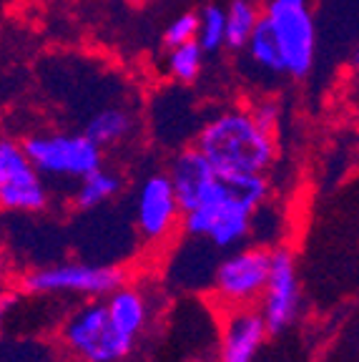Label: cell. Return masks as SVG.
Instances as JSON below:
<instances>
[{
    "label": "cell",
    "mask_w": 359,
    "mask_h": 362,
    "mask_svg": "<svg viewBox=\"0 0 359 362\" xmlns=\"http://www.w3.org/2000/svg\"><path fill=\"white\" fill-rule=\"evenodd\" d=\"M284 3H297V6H312V0H284Z\"/></svg>",
    "instance_id": "cell-22"
},
{
    "label": "cell",
    "mask_w": 359,
    "mask_h": 362,
    "mask_svg": "<svg viewBox=\"0 0 359 362\" xmlns=\"http://www.w3.org/2000/svg\"><path fill=\"white\" fill-rule=\"evenodd\" d=\"M103 305L111 317V322L116 325L124 334L139 342V337L148 329L151 322V300L148 294L126 279L124 284H118L113 292L103 297Z\"/></svg>",
    "instance_id": "cell-14"
},
{
    "label": "cell",
    "mask_w": 359,
    "mask_h": 362,
    "mask_svg": "<svg viewBox=\"0 0 359 362\" xmlns=\"http://www.w3.org/2000/svg\"><path fill=\"white\" fill-rule=\"evenodd\" d=\"M16 294L13 292H0V327L6 322V317L11 315V310L16 307Z\"/></svg>",
    "instance_id": "cell-21"
},
{
    "label": "cell",
    "mask_w": 359,
    "mask_h": 362,
    "mask_svg": "<svg viewBox=\"0 0 359 362\" xmlns=\"http://www.w3.org/2000/svg\"><path fill=\"white\" fill-rule=\"evenodd\" d=\"M257 312L269 334L289 329L302 312V282H299L297 255L286 244L271 249L269 277H266L264 292L257 302Z\"/></svg>",
    "instance_id": "cell-9"
},
{
    "label": "cell",
    "mask_w": 359,
    "mask_h": 362,
    "mask_svg": "<svg viewBox=\"0 0 359 362\" xmlns=\"http://www.w3.org/2000/svg\"><path fill=\"white\" fill-rule=\"evenodd\" d=\"M266 337L269 332H266L257 307L224 310L216 362H257V355Z\"/></svg>",
    "instance_id": "cell-12"
},
{
    "label": "cell",
    "mask_w": 359,
    "mask_h": 362,
    "mask_svg": "<svg viewBox=\"0 0 359 362\" xmlns=\"http://www.w3.org/2000/svg\"><path fill=\"white\" fill-rule=\"evenodd\" d=\"M126 189V179L118 169L101 164L83 179L76 181L73 187V206L81 211H93L103 204L113 202Z\"/></svg>",
    "instance_id": "cell-15"
},
{
    "label": "cell",
    "mask_w": 359,
    "mask_h": 362,
    "mask_svg": "<svg viewBox=\"0 0 359 362\" xmlns=\"http://www.w3.org/2000/svg\"><path fill=\"white\" fill-rule=\"evenodd\" d=\"M261 21L266 23L276 43L284 78L307 81V76L314 71L319 53V28L312 6L266 0L261 3Z\"/></svg>",
    "instance_id": "cell-5"
},
{
    "label": "cell",
    "mask_w": 359,
    "mask_h": 362,
    "mask_svg": "<svg viewBox=\"0 0 359 362\" xmlns=\"http://www.w3.org/2000/svg\"><path fill=\"white\" fill-rule=\"evenodd\" d=\"M83 131L90 141H95L103 151L108 148H121L124 144H131L136 134L141 131L139 111L129 98H116L95 111H90L83 121Z\"/></svg>",
    "instance_id": "cell-13"
},
{
    "label": "cell",
    "mask_w": 359,
    "mask_h": 362,
    "mask_svg": "<svg viewBox=\"0 0 359 362\" xmlns=\"http://www.w3.org/2000/svg\"><path fill=\"white\" fill-rule=\"evenodd\" d=\"M261 18L259 0H231L224 6V51L242 53Z\"/></svg>",
    "instance_id": "cell-16"
},
{
    "label": "cell",
    "mask_w": 359,
    "mask_h": 362,
    "mask_svg": "<svg viewBox=\"0 0 359 362\" xmlns=\"http://www.w3.org/2000/svg\"><path fill=\"white\" fill-rule=\"evenodd\" d=\"M196 25H199V18L194 11H184L179 13L176 18H171L166 23V28L161 33V40L166 48L171 45H181V43H189V40H196Z\"/></svg>",
    "instance_id": "cell-19"
},
{
    "label": "cell",
    "mask_w": 359,
    "mask_h": 362,
    "mask_svg": "<svg viewBox=\"0 0 359 362\" xmlns=\"http://www.w3.org/2000/svg\"><path fill=\"white\" fill-rule=\"evenodd\" d=\"M51 204V187L16 136H0V211L35 214Z\"/></svg>",
    "instance_id": "cell-8"
},
{
    "label": "cell",
    "mask_w": 359,
    "mask_h": 362,
    "mask_svg": "<svg viewBox=\"0 0 359 362\" xmlns=\"http://www.w3.org/2000/svg\"><path fill=\"white\" fill-rule=\"evenodd\" d=\"M166 176L176 192L181 211L216 199L221 192V184H224V176L208 164L196 146H181L171 156L169 166H166Z\"/></svg>",
    "instance_id": "cell-11"
},
{
    "label": "cell",
    "mask_w": 359,
    "mask_h": 362,
    "mask_svg": "<svg viewBox=\"0 0 359 362\" xmlns=\"http://www.w3.org/2000/svg\"><path fill=\"white\" fill-rule=\"evenodd\" d=\"M191 146L219 174H266L279 156V134L261 129L247 103H231L199 126Z\"/></svg>",
    "instance_id": "cell-2"
},
{
    "label": "cell",
    "mask_w": 359,
    "mask_h": 362,
    "mask_svg": "<svg viewBox=\"0 0 359 362\" xmlns=\"http://www.w3.org/2000/svg\"><path fill=\"white\" fill-rule=\"evenodd\" d=\"M134 219L141 239L153 247H163L181 229V204L166 171L143 176L134 199Z\"/></svg>",
    "instance_id": "cell-10"
},
{
    "label": "cell",
    "mask_w": 359,
    "mask_h": 362,
    "mask_svg": "<svg viewBox=\"0 0 359 362\" xmlns=\"http://www.w3.org/2000/svg\"><path fill=\"white\" fill-rule=\"evenodd\" d=\"M271 249L249 244L226 252L211 274V297L221 310L257 307L269 277Z\"/></svg>",
    "instance_id": "cell-7"
},
{
    "label": "cell",
    "mask_w": 359,
    "mask_h": 362,
    "mask_svg": "<svg viewBox=\"0 0 359 362\" xmlns=\"http://www.w3.org/2000/svg\"><path fill=\"white\" fill-rule=\"evenodd\" d=\"M206 58L208 56L201 51V45L196 40L171 45V48H166V56H163V74L171 83L191 86L201 78L204 68H206Z\"/></svg>",
    "instance_id": "cell-17"
},
{
    "label": "cell",
    "mask_w": 359,
    "mask_h": 362,
    "mask_svg": "<svg viewBox=\"0 0 359 362\" xmlns=\"http://www.w3.org/2000/svg\"><path fill=\"white\" fill-rule=\"evenodd\" d=\"M129 272L116 264H90V262H61V264L40 267L23 277L25 294L38 297H83L103 300L108 292L124 284Z\"/></svg>",
    "instance_id": "cell-6"
},
{
    "label": "cell",
    "mask_w": 359,
    "mask_h": 362,
    "mask_svg": "<svg viewBox=\"0 0 359 362\" xmlns=\"http://www.w3.org/2000/svg\"><path fill=\"white\" fill-rule=\"evenodd\" d=\"M23 148L45 181H78L101 164L106 151L83 131L43 129L20 139Z\"/></svg>",
    "instance_id": "cell-4"
},
{
    "label": "cell",
    "mask_w": 359,
    "mask_h": 362,
    "mask_svg": "<svg viewBox=\"0 0 359 362\" xmlns=\"http://www.w3.org/2000/svg\"><path fill=\"white\" fill-rule=\"evenodd\" d=\"M58 342L78 362H124L136 350V339L111 322L103 300H86L76 307L58 327Z\"/></svg>",
    "instance_id": "cell-3"
},
{
    "label": "cell",
    "mask_w": 359,
    "mask_h": 362,
    "mask_svg": "<svg viewBox=\"0 0 359 362\" xmlns=\"http://www.w3.org/2000/svg\"><path fill=\"white\" fill-rule=\"evenodd\" d=\"M224 184L216 199L181 211L184 237L208 242L213 249L242 247L254 232L257 211L264 209L271 184L266 174H221Z\"/></svg>",
    "instance_id": "cell-1"
},
{
    "label": "cell",
    "mask_w": 359,
    "mask_h": 362,
    "mask_svg": "<svg viewBox=\"0 0 359 362\" xmlns=\"http://www.w3.org/2000/svg\"><path fill=\"white\" fill-rule=\"evenodd\" d=\"M196 43L206 56H216L224 51V6L208 3L201 11H196Z\"/></svg>",
    "instance_id": "cell-18"
},
{
    "label": "cell",
    "mask_w": 359,
    "mask_h": 362,
    "mask_svg": "<svg viewBox=\"0 0 359 362\" xmlns=\"http://www.w3.org/2000/svg\"><path fill=\"white\" fill-rule=\"evenodd\" d=\"M247 108H249V113H252L254 119H257V124L261 126V129L271 131V134H279L281 116H284V111H281V103L276 101V98L261 93V96L247 101Z\"/></svg>",
    "instance_id": "cell-20"
}]
</instances>
